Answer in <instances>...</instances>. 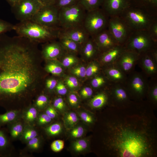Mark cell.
Masks as SVG:
<instances>
[{
    "mask_svg": "<svg viewBox=\"0 0 157 157\" xmlns=\"http://www.w3.org/2000/svg\"><path fill=\"white\" fill-rule=\"evenodd\" d=\"M74 55L75 54L70 52H65L62 56L63 58L61 63L65 67H69L76 63L78 59Z\"/></svg>",
    "mask_w": 157,
    "mask_h": 157,
    "instance_id": "obj_34",
    "label": "cell"
},
{
    "mask_svg": "<svg viewBox=\"0 0 157 157\" xmlns=\"http://www.w3.org/2000/svg\"><path fill=\"white\" fill-rule=\"evenodd\" d=\"M58 82L56 76L46 77L44 82L43 90L49 93L53 92L55 90Z\"/></svg>",
    "mask_w": 157,
    "mask_h": 157,
    "instance_id": "obj_33",
    "label": "cell"
},
{
    "mask_svg": "<svg viewBox=\"0 0 157 157\" xmlns=\"http://www.w3.org/2000/svg\"><path fill=\"white\" fill-rule=\"evenodd\" d=\"M68 100L70 104L73 106L77 105L78 102V99L77 96L73 93H71L69 96Z\"/></svg>",
    "mask_w": 157,
    "mask_h": 157,
    "instance_id": "obj_55",
    "label": "cell"
},
{
    "mask_svg": "<svg viewBox=\"0 0 157 157\" xmlns=\"http://www.w3.org/2000/svg\"><path fill=\"white\" fill-rule=\"evenodd\" d=\"M88 145V144L86 140L84 139H81L74 142L73 147L76 151L80 152L86 149Z\"/></svg>",
    "mask_w": 157,
    "mask_h": 157,
    "instance_id": "obj_41",
    "label": "cell"
},
{
    "mask_svg": "<svg viewBox=\"0 0 157 157\" xmlns=\"http://www.w3.org/2000/svg\"><path fill=\"white\" fill-rule=\"evenodd\" d=\"M38 44L0 35V106L7 111L24 110L43 89L48 73Z\"/></svg>",
    "mask_w": 157,
    "mask_h": 157,
    "instance_id": "obj_1",
    "label": "cell"
},
{
    "mask_svg": "<svg viewBox=\"0 0 157 157\" xmlns=\"http://www.w3.org/2000/svg\"><path fill=\"white\" fill-rule=\"evenodd\" d=\"M14 25L0 19V35L14 30Z\"/></svg>",
    "mask_w": 157,
    "mask_h": 157,
    "instance_id": "obj_42",
    "label": "cell"
},
{
    "mask_svg": "<svg viewBox=\"0 0 157 157\" xmlns=\"http://www.w3.org/2000/svg\"><path fill=\"white\" fill-rule=\"evenodd\" d=\"M78 0H55L54 5L59 10L68 7L78 2Z\"/></svg>",
    "mask_w": 157,
    "mask_h": 157,
    "instance_id": "obj_39",
    "label": "cell"
},
{
    "mask_svg": "<svg viewBox=\"0 0 157 157\" xmlns=\"http://www.w3.org/2000/svg\"><path fill=\"white\" fill-rule=\"evenodd\" d=\"M100 73L92 78L90 83L92 88L98 89L104 87L107 88L111 82L105 76L103 73L100 74Z\"/></svg>",
    "mask_w": 157,
    "mask_h": 157,
    "instance_id": "obj_26",
    "label": "cell"
},
{
    "mask_svg": "<svg viewBox=\"0 0 157 157\" xmlns=\"http://www.w3.org/2000/svg\"><path fill=\"white\" fill-rule=\"evenodd\" d=\"M55 90L58 94L61 95L65 94L67 91L65 85L60 81H58Z\"/></svg>",
    "mask_w": 157,
    "mask_h": 157,
    "instance_id": "obj_50",
    "label": "cell"
},
{
    "mask_svg": "<svg viewBox=\"0 0 157 157\" xmlns=\"http://www.w3.org/2000/svg\"><path fill=\"white\" fill-rule=\"evenodd\" d=\"M142 72L134 70L127 76L124 85L133 101L146 99L149 80Z\"/></svg>",
    "mask_w": 157,
    "mask_h": 157,
    "instance_id": "obj_5",
    "label": "cell"
},
{
    "mask_svg": "<svg viewBox=\"0 0 157 157\" xmlns=\"http://www.w3.org/2000/svg\"><path fill=\"white\" fill-rule=\"evenodd\" d=\"M91 37L101 53L119 45L107 28Z\"/></svg>",
    "mask_w": 157,
    "mask_h": 157,
    "instance_id": "obj_16",
    "label": "cell"
},
{
    "mask_svg": "<svg viewBox=\"0 0 157 157\" xmlns=\"http://www.w3.org/2000/svg\"><path fill=\"white\" fill-rule=\"evenodd\" d=\"M62 33L81 46L86 42L90 36L83 26L62 30Z\"/></svg>",
    "mask_w": 157,
    "mask_h": 157,
    "instance_id": "obj_21",
    "label": "cell"
},
{
    "mask_svg": "<svg viewBox=\"0 0 157 157\" xmlns=\"http://www.w3.org/2000/svg\"><path fill=\"white\" fill-rule=\"evenodd\" d=\"M126 50L139 55L157 47V42L150 35L147 30L133 31L124 45Z\"/></svg>",
    "mask_w": 157,
    "mask_h": 157,
    "instance_id": "obj_7",
    "label": "cell"
},
{
    "mask_svg": "<svg viewBox=\"0 0 157 157\" xmlns=\"http://www.w3.org/2000/svg\"><path fill=\"white\" fill-rule=\"evenodd\" d=\"M64 147V142L62 140H58L53 141L51 145V150L55 152H58L62 150Z\"/></svg>",
    "mask_w": 157,
    "mask_h": 157,
    "instance_id": "obj_44",
    "label": "cell"
},
{
    "mask_svg": "<svg viewBox=\"0 0 157 157\" xmlns=\"http://www.w3.org/2000/svg\"><path fill=\"white\" fill-rule=\"evenodd\" d=\"M108 105L109 107L120 108L126 107L134 101L124 84L111 83L107 88Z\"/></svg>",
    "mask_w": 157,
    "mask_h": 157,
    "instance_id": "obj_9",
    "label": "cell"
},
{
    "mask_svg": "<svg viewBox=\"0 0 157 157\" xmlns=\"http://www.w3.org/2000/svg\"><path fill=\"white\" fill-rule=\"evenodd\" d=\"M133 31L147 30L157 21V11L130 5L119 15Z\"/></svg>",
    "mask_w": 157,
    "mask_h": 157,
    "instance_id": "obj_4",
    "label": "cell"
},
{
    "mask_svg": "<svg viewBox=\"0 0 157 157\" xmlns=\"http://www.w3.org/2000/svg\"><path fill=\"white\" fill-rule=\"evenodd\" d=\"M151 50L139 55L138 64L142 73L147 77H157V62L153 57Z\"/></svg>",
    "mask_w": 157,
    "mask_h": 157,
    "instance_id": "obj_14",
    "label": "cell"
},
{
    "mask_svg": "<svg viewBox=\"0 0 157 157\" xmlns=\"http://www.w3.org/2000/svg\"><path fill=\"white\" fill-rule=\"evenodd\" d=\"M40 141L37 136L28 142V146L29 148L34 150L38 149L40 147Z\"/></svg>",
    "mask_w": 157,
    "mask_h": 157,
    "instance_id": "obj_48",
    "label": "cell"
},
{
    "mask_svg": "<svg viewBox=\"0 0 157 157\" xmlns=\"http://www.w3.org/2000/svg\"><path fill=\"white\" fill-rule=\"evenodd\" d=\"M86 68L82 65H79L73 68L71 71L72 73L80 78H83L86 76Z\"/></svg>",
    "mask_w": 157,
    "mask_h": 157,
    "instance_id": "obj_43",
    "label": "cell"
},
{
    "mask_svg": "<svg viewBox=\"0 0 157 157\" xmlns=\"http://www.w3.org/2000/svg\"><path fill=\"white\" fill-rule=\"evenodd\" d=\"M24 118L27 122L31 123L36 119L38 115V109L33 104L25 109Z\"/></svg>",
    "mask_w": 157,
    "mask_h": 157,
    "instance_id": "obj_32",
    "label": "cell"
},
{
    "mask_svg": "<svg viewBox=\"0 0 157 157\" xmlns=\"http://www.w3.org/2000/svg\"><path fill=\"white\" fill-rule=\"evenodd\" d=\"M44 5H53L55 0H38Z\"/></svg>",
    "mask_w": 157,
    "mask_h": 157,
    "instance_id": "obj_56",
    "label": "cell"
},
{
    "mask_svg": "<svg viewBox=\"0 0 157 157\" xmlns=\"http://www.w3.org/2000/svg\"><path fill=\"white\" fill-rule=\"evenodd\" d=\"M109 107L106 142L109 156L156 157L157 120L153 106L144 99L124 107Z\"/></svg>",
    "mask_w": 157,
    "mask_h": 157,
    "instance_id": "obj_2",
    "label": "cell"
},
{
    "mask_svg": "<svg viewBox=\"0 0 157 157\" xmlns=\"http://www.w3.org/2000/svg\"><path fill=\"white\" fill-rule=\"evenodd\" d=\"M108 93L107 88L93 97L89 102L90 106L94 109H100L106 105H108Z\"/></svg>",
    "mask_w": 157,
    "mask_h": 157,
    "instance_id": "obj_23",
    "label": "cell"
},
{
    "mask_svg": "<svg viewBox=\"0 0 157 157\" xmlns=\"http://www.w3.org/2000/svg\"><path fill=\"white\" fill-rule=\"evenodd\" d=\"M84 132L83 128L81 126H78L73 129L70 132L72 137L74 138H79L81 137Z\"/></svg>",
    "mask_w": 157,
    "mask_h": 157,
    "instance_id": "obj_51",
    "label": "cell"
},
{
    "mask_svg": "<svg viewBox=\"0 0 157 157\" xmlns=\"http://www.w3.org/2000/svg\"><path fill=\"white\" fill-rule=\"evenodd\" d=\"M19 112L17 110H10L0 114V126L15 120L17 117Z\"/></svg>",
    "mask_w": 157,
    "mask_h": 157,
    "instance_id": "obj_31",
    "label": "cell"
},
{
    "mask_svg": "<svg viewBox=\"0 0 157 157\" xmlns=\"http://www.w3.org/2000/svg\"><path fill=\"white\" fill-rule=\"evenodd\" d=\"M125 50L123 45H117L101 53L97 60L102 67L114 64Z\"/></svg>",
    "mask_w": 157,
    "mask_h": 157,
    "instance_id": "obj_18",
    "label": "cell"
},
{
    "mask_svg": "<svg viewBox=\"0 0 157 157\" xmlns=\"http://www.w3.org/2000/svg\"><path fill=\"white\" fill-rule=\"evenodd\" d=\"M45 114L52 119L56 117L57 113L55 108L53 106H48L45 110Z\"/></svg>",
    "mask_w": 157,
    "mask_h": 157,
    "instance_id": "obj_54",
    "label": "cell"
},
{
    "mask_svg": "<svg viewBox=\"0 0 157 157\" xmlns=\"http://www.w3.org/2000/svg\"><path fill=\"white\" fill-rule=\"evenodd\" d=\"M53 41L46 42L43 45L41 52L43 60H57L65 53L66 51L59 42Z\"/></svg>",
    "mask_w": 157,
    "mask_h": 157,
    "instance_id": "obj_15",
    "label": "cell"
},
{
    "mask_svg": "<svg viewBox=\"0 0 157 157\" xmlns=\"http://www.w3.org/2000/svg\"><path fill=\"white\" fill-rule=\"evenodd\" d=\"M147 31L152 38L157 42V21L152 24Z\"/></svg>",
    "mask_w": 157,
    "mask_h": 157,
    "instance_id": "obj_46",
    "label": "cell"
},
{
    "mask_svg": "<svg viewBox=\"0 0 157 157\" xmlns=\"http://www.w3.org/2000/svg\"><path fill=\"white\" fill-rule=\"evenodd\" d=\"M43 6L38 0H20L11 8L15 18L20 22L31 20Z\"/></svg>",
    "mask_w": 157,
    "mask_h": 157,
    "instance_id": "obj_10",
    "label": "cell"
},
{
    "mask_svg": "<svg viewBox=\"0 0 157 157\" xmlns=\"http://www.w3.org/2000/svg\"><path fill=\"white\" fill-rule=\"evenodd\" d=\"M86 11L78 2L59 10V25L62 30L83 26Z\"/></svg>",
    "mask_w": 157,
    "mask_h": 157,
    "instance_id": "obj_6",
    "label": "cell"
},
{
    "mask_svg": "<svg viewBox=\"0 0 157 157\" xmlns=\"http://www.w3.org/2000/svg\"><path fill=\"white\" fill-rule=\"evenodd\" d=\"M102 67V72L111 82L124 84L127 75L115 64Z\"/></svg>",
    "mask_w": 157,
    "mask_h": 157,
    "instance_id": "obj_19",
    "label": "cell"
},
{
    "mask_svg": "<svg viewBox=\"0 0 157 157\" xmlns=\"http://www.w3.org/2000/svg\"><path fill=\"white\" fill-rule=\"evenodd\" d=\"M58 38L59 42L66 51L75 54L80 52L81 46L62 33L61 30Z\"/></svg>",
    "mask_w": 157,
    "mask_h": 157,
    "instance_id": "obj_22",
    "label": "cell"
},
{
    "mask_svg": "<svg viewBox=\"0 0 157 157\" xmlns=\"http://www.w3.org/2000/svg\"><path fill=\"white\" fill-rule=\"evenodd\" d=\"M46 63L44 67L48 73H50L55 76L60 75L63 72V69L58 63L57 60H45Z\"/></svg>",
    "mask_w": 157,
    "mask_h": 157,
    "instance_id": "obj_25",
    "label": "cell"
},
{
    "mask_svg": "<svg viewBox=\"0 0 157 157\" xmlns=\"http://www.w3.org/2000/svg\"><path fill=\"white\" fill-rule=\"evenodd\" d=\"M24 129L23 125L21 122H18L14 123L10 127L11 136L14 138H17L22 135Z\"/></svg>",
    "mask_w": 157,
    "mask_h": 157,
    "instance_id": "obj_35",
    "label": "cell"
},
{
    "mask_svg": "<svg viewBox=\"0 0 157 157\" xmlns=\"http://www.w3.org/2000/svg\"><path fill=\"white\" fill-rule=\"evenodd\" d=\"M22 135L23 140L28 142L37 137L38 133L37 131L33 128L27 127L24 129Z\"/></svg>",
    "mask_w": 157,
    "mask_h": 157,
    "instance_id": "obj_37",
    "label": "cell"
},
{
    "mask_svg": "<svg viewBox=\"0 0 157 157\" xmlns=\"http://www.w3.org/2000/svg\"><path fill=\"white\" fill-rule=\"evenodd\" d=\"M146 99L156 109L157 107V78H150Z\"/></svg>",
    "mask_w": 157,
    "mask_h": 157,
    "instance_id": "obj_24",
    "label": "cell"
},
{
    "mask_svg": "<svg viewBox=\"0 0 157 157\" xmlns=\"http://www.w3.org/2000/svg\"><path fill=\"white\" fill-rule=\"evenodd\" d=\"M103 0H78V3L86 12L100 8Z\"/></svg>",
    "mask_w": 157,
    "mask_h": 157,
    "instance_id": "obj_28",
    "label": "cell"
},
{
    "mask_svg": "<svg viewBox=\"0 0 157 157\" xmlns=\"http://www.w3.org/2000/svg\"><path fill=\"white\" fill-rule=\"evenodd\" d=\"M80 52L83 58L91 61L97 59L101 53L91 36L81 45Z\"/></svg>",
    "mask_w": 157,
    "mask_h": 157,
    "instance_id": "obj_20",
    "label": "cell"
},
{
    "mask_svg": "<svg viewBox=\"0 0 157 157\" xmlns=\"http://www.w3.org/2000/svg\"><path fill=\"white\" fill-rule=\"evenodd\" d=\"M131 5L157 11V0H129Z\"/></svg>",
    "mask_w": 157,
    "mask_h": 157,
    "instance_id": "obj_27",
    "label": "cell"
},
{
    "mask_svg": "<svg viewBox=\"0 0 157 157\" xmlns=\"http://www.w3.org/2000/svg\"><path fill=\"white\" fill-rule=\"evenodd\" d=\"M80 94L83 97L89 98L92 96L93 94V90L92 88L86 87L81 90Z\"/></svg>",
    "mask_w": 157,
    "mask_h": 157,
    "instance_id": "obj_52",
    "label": "cell"
},
{
    "mask_svg": "<svg viewBox=\"0 0 157 157\" xmlns=\"http://www.w3.org/2000/svg\"><path fill=\"white\" fill-rule=\"evenodd\" d=\"M79 115L81 119L85 122L88 124H92L94 122V117L88 113L82 112L80 113Z\"/></svg>",
    "mask_w": 157,
    "mask_h": 157,
    "instance_id": "obj_47",
    "label": "cell"
},
{
    "mask_svg": "<svg viewBox=\"0 0 157 157\" xmlns=\"http://www.w3.org/2000/svg\"><path fill=\"white\" fill-rule=\"evenodd\" d=\"M49 101V97L43 90L36 97L33 104L38 109H41L47 106Z\"/></svg>",
    "mask_w": 157,
    "mask_h": 157,
    "instance_id": "obj_30",
    "label": "cell"
},
{
    "mask_svg": "<svg viewBox=\"0 0 157 157\" xmlns=\"http://www.w3.org/2000/svg\"><path fill=\"white\" fill-rule=\"evenodd\" d=\"M91 62L86 68V76L92 78L101 72L102 67L97 59Z\"/></svg>",
    "mask_w": 157,
    "mask_h": 157,
    "instance_id": "obj_29",
    "label": "cell"
},
{
    "mask_svg": "<svg viewBox=\"0 0 157 157\" xmlns=\"http://www.w3.org/2000/svg\"><path fill=\"white\" fill-rule=\"evenodd\" d=\"M52 119L46 114L40 115L38 119V123L40 124H44L50 122Z\"/></svg>",
    "mask_w": 157,
    "mask_h": 157,
    "instance_id": "obj_53",
    "label": "cell"
},
{
    "mask_svg": "<svg viewBox=\"0 0 157 157\" xmlns=\"http://www.w3.org/2000/svg\"><path fill=\"white\" fill-rule=\"evenodd\" d=\"M109 17L101 8L86 12L83 26L90 36L107 28Z\"/></svg>",
    "mask_w": 157,
    "mask_h": 157,
    "instance_id": "obj_8",
    "label": "cell"
},
{
    "mask_svg": "<svg viewBox=\"0 0 157 157\" xmlns=\"http://www.w3.org/2000/svg\"><path fill=\"white\" fill-rule=\"evenodd\" d=\"M139 57V54L133 51L125 50L115 64L128 75L134 70Z\"/></svg>",
    "mask_w": 157,
    "mask_h": 157,
    "instance_id": "obj_13",
    "label": "cell"
},
{
    "mask_svg": "<svg viewBox=\"0 0 157 157\" xmlns=\"http://www.w3.org/2000/svg\"><path fill=\"white\" fill-rule=\"evenodd\" d=\"M62 126L58 123L52 124L46 128V131L50 135L54 136L58 135L61 131Z\"/></svg>",
    "mask_w": 157,
    "mask_h": 157,
    "instance_id": "obj_40",
    "label": "cell"
},
{
    "mask_svg": "<svg viewBox=\"0 0 157 157\" xmlns=\"http://www.w3.org/2000/svg\"><path fill=\"white\" fill-rule=\"evenodd\" d=\"M65 119L67 126L70 127L75 125L78 121L77 116L73 112H70L66 114Z\"/></svg>",
    "mask_w": 157,
    "mask_h": 157,
    "instance_id": "obj_38",
    "label": "cell"
},
{
    "mask_svg": "<svg viewBox=\"0 0 157 157\" xmlns=\"http://www.w3.org/2000/svg\"><path fill=\"white\" fill-rule=\"evenodd\" d=\"M11 7L15 5L20 0H6Z\"/></svg>",
    "mask_w": 157,
    "mask_h": 157,
    "instance_id": "obj_57",
    "label": "cell"
},
{
    "mask_svg": "<svg viewBox=\"0 0 157 157\" xmlns=\"http://www.w3.org/2000/svg\"><path fill=\"white\" fill-rule=\"evenodd\" d=\"M13 30L18 35L38 44L58 38L61 29L46 26L30 20L14 25Z\"/></svg>",
    "mask_w": 157,
    "mask_h": 157,
    "instance_id": "obj_3",
    "label": "cell"
},
{
    "mask_svg": "<svg viewBox=\"0 0 157 157\" xmlns=\"http://www.w3.org/2000/svg\"><path fill=\"white\" fill-rule=\"evenodd\" d=\"M59 9L54 4L44 5L35 14L32 21L49 27L60 28Z\"/></svg>",
    "mask_w": 157,
    "mask_h": 157,
    "instance_id": "obj_12",
    "label": "cell"
},
{
    "mask_svg": "<svg viewBox=\"0 0 157 157\" xmlns=\"http://www.w3.org/2000/svg\"><path fill=\"white\" fill-rule=\"evenodd\" d=\"M53 106L55 109L59 110H63L65 107V102L61 97H57L54 99Z\"/></svg>",
    "mask_w": 157,
    "mask_h": 157,
    "instance_id": "obj_49",
    "label": "cell"
},
{
    "mask_svg": "<svg viewBox=\"0 0 157 157\" xmlns=\"http://www.w3.org/2000/svg\"><path fill=\"white\" fill-rule=\"evenodd\" d=\"M130 5L129 0H103L101 8L110 17L120 15Z\"/></svg>",
    "mask_w": 157,
    "mask_h": 157,
    "instance_id": "obj_17",
    "label": "cell"
},
{
    "mask_svg": "<svg viewBox=\"0 0 157 157\" xmlns=\"http://www.w3.org/2000/svg\"><path fill=\"white\" fill-rule=\"evenodd\" d=\"M107 28L118 44L123 46L133 31L119 15L109 17Z\"/></svg>",
    "mask_w": 157,
    "mask_h": 157,
    "instance_id": "obj_11",
    "label": "cell"
},
{
    "mask_svg": "<svg viewBox=\"0 0 157 157\" xmlns=\"http://www.w3.org/2000/svg\"><path fill=\"white\" fill-rule=\"evenodd\" d=\"M9 146V141L5 132L0 129V155L3 156L6 154Z\"/></svg>",
    "mask_w": 157,
    "mask_h": 157,
    "instance_id": "obj_36",
    "label": "cell"
},
{
    "mask_svg": "<svg viewBox=\"0 0 157 157\" xmlns=\"http://www.w3.org/2000/svg\"><path fill=\"white\" fill-rule=\"evenodd\" d=\"M65 83L67 87L71 89H74L79 86V83L77 79L73 76H69L66 79Z\"/></svg>",
    "mask_w": 157,
    "mask_h": 157,
    "instance_id": "obj_45",
    "label": "cell"
}]
</instances>
